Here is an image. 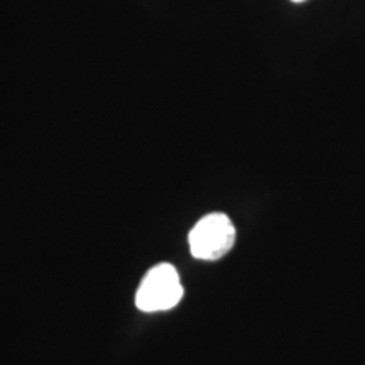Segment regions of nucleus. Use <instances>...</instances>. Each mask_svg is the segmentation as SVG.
<instances>
[{"label":"nucleus","instance_id":"f257e3e1","mask_svg":"<svg viewBox=\"0 0 365 365\" xmlns=\"http://www.w3.org/2000/svg\"><path fill=\"white\" fill-rule=\"evenodd\" d=\"M182 298L180 274L171 264H158L145 274L135 294L137 308L143 312H166Z\"/></svg>","mask_w":365,"mask_h":365},{"label":"nucleus","instance_id":"f03ea898","mask_svg":"<svg viewBox=\"0 0 365 365\" xmlns=\"http://www.w3.org/2000/svg\"><path fill=\"white\" fill-rule=\"evenodd\" d=\"M188 240L196 259L217 261L234 247L235 227L225 213H208L191 228Z\"/></svg>","mask_w":365,"mask_h":365},{"label":"nucleus","instance_id":"7ed1b4c3","mask_svg":"<svg viewBox=\"0 0 365 365\" xmlns=\"http://www.w3.org/2000/svg\"><path fill=\"white\" fill-rule=\"evenodd\" d=\"M291 2H294V4H301V2H307V0H291Z\"/></svg>","mask_w":365,"mask_h":365}]
</instances>
